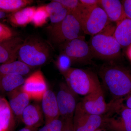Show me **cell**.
I'll return each instance as SVG.
<instances>
[{
    "instance_id": "cell-26",
    "label": "cell",
    "mask_w": 131,
    "mask_h": 131,
    "mask_svg": "<svg viewBox=\"0 0 131 131\" xmlns=\"http://www.w3.org/2000/svg\"><path fill=\"white\" fill-rule=\"evenodd\" d=\"M75 16H78L83 10V7L78 0H56Z\"/></svg>"
},
{
    "instance_id": "cell-8",
    "label": "cell",
    "mask_w": 131,
    "mask_h": 131,
    "mask_svg": "<svg viewBox=\"0 0 131 131\" xmlns=\"http://www.w3.org/2000/svg\"><path fill=\"white\" fill-rule=\"evenodd\" d=\"M107 117L90 114L83 110L78 103L73 119L74 131H95L105 125Z\"/></svg>"
},
{
    "instance_id": "cell-27",
    "label": "cell",
    "mask_w": 131,
    "mask_h": 131,
    "mask_svg": "<svg viewBox=\"0 0 131 131\" xmlns=\"http://www.w3.org/2000/svg\"><path fill=\"white\" fill-rule=\"evenodd\" d=\"M73 63L69 57L64 53H61L58 57L56 64L59 70L63 75L71 68V66Z\"/></svg>"
},
{
    "instance_id": "cell-19",
    "label": "cell",
    "mask_w": 131,
    "mask_h": 131,
    "mask_svg": "<svg viewBox=\"0 0 131 131\" xmlns=\"http://www.w3.org/2000/svg\"><path fill=\"white\" fill-rule=\"evenodd\" d=\"M36 8L34 6L27 7L12 13L8 16V20L15 26H26L32 21Z\"/></svg>"
},
{
    "instance_id": "cell-25",
    "label": "cell",
    "mask_w": 131,
    "mask_h": 131,
    "mask_svg": "<svg viewBox=\"0 0 131 131\" xmlns=\"http://www.w3.org/2000/svg\"><path fill=\"white\" fill-rule=\"evenodd\" d=\"M13 113L9 105L0 112V126L4 131H7L12 125Z\"/></svg>"
},
{
    "instance_id": "cell-5",
    "label": "cell",
    "mask_w": 131,
    "mask_h": 131,
    "mask_svg": "<svg viewBox=\"0 0 131 131\" xmlns=\"http://www.w3.org/2000/svg\"><path fill=\"white\" fill-rule=\"evenodd\" d=\"M83 34L84 33L80 21L70 13L60 23L53 25L50 31L52 40L60 45L83 36Z\"/></svg>"
},
{
    "instance_id": "cell-34",
    "label": "cell",
    "mask_w": 131,
    "mask_h": 131,
    "mask_svg": "<svg viewBox=\"0 0 131 131\" xmlns=\"http://www.w3.org/2000/svg\"><path fill=\"white\" fill-rule=\"evenodd\" d=\"M125 106L131 109V93L127 95V96L125 98Z\"/></svg>"
},
{
    "instance_id": "cell-31",
    "label": "cell",
    "mask_w": 131,
    "mask_h": 131,
    "mask_svg": "<svg viewBox=\"0 0 131 131\" xmlns=\"http://www.w3.org/2000/svg\"><path fill=\"white\" fill-rule=\"evenodd\" d=\"M121 2L126 17L131 19V0H125Z\"/></svg>"
},
{
    "instance_id": "cell-23",
    "label": "cell",
    "mask_w": 131,
    "mask_h": 131,
    "mask_svg": "<svg viewBox=\"0 0 131 131\" xmlns=\"http://www.w3.org/2000/svg\"><path fill=\"white\" fill-rule=\"evenodd\" d=\"M33 2L31 0H0V11L4 13H14Z\"/></svg>"
},
{
    "instance_id": "cell-15",
    "label": "cell",
    "mask_w": 131,
    "mask_h": 131,
    "mask_svg": "<svg viewBox=\"0 0 131 131\" xmlns=\"http://www.w3.org/2000/svg\"><path fill=\"white\" fill-rule=\"evenodd\" d=\"M98 6L104 10L110 22L117 24L127 18L122 2L119 0H100Z\"/></svg>"
},
{
    "instance_id": "cell-3",
    "label": "cell",
    "mask_w": 131,
    "mask_h": 131,
    "mask_svg": "<svg viewBox=\"0 0 131 131\" xmlns=\"http://www.w3.org/2000/svg\"><path fill=\"white\" fill-rule=\"evenodd\" d=\"M63 75L68 86L77 95L86 96L101 87L96 75L89 71L71 68Z\"/></svg>"
},
{
    "instance_id": "cell-7",
    "label": "cell",
    "mask_w": 131,
    "mask_h": 131,
    "mask_svg": "<svg viewBox=\"0 0 131 131\" xmlns=\"http://www.w3.org/2000/svg\"><path fill=\"white\" fill-rule=\"evenodd\" d=\"M61 53L70 58L73 63L86 62L94 58L89 44L84 36L70 40L60 45Z\"/></svg>"
},
{
    "instance_id": "cell-9",
    "label": "cell",
    "mask_w": 131,
    "mask_h": 131,
    "mask_svg": "<svg viewBox=\"0 0 131 131\" xmlns=\"http://www.w3.org/2000/svg\"><path fill=\"white\" fill-rule=\"evenodd\" d=\"M83 110L90 114L103 115L111 108L113 109L116 101L106 103L101 87L93 93L84 96L80 103Z\"/></svg>"
},
{
    "instance_id": "cell-11",
    "label": "cell",
    "mask_w": 131,
    "mask_h": 131,
    "mask_svg": "<svg viewBox=\"0 0 131 131\" xmlns=\"http://www.w3.org/2000/svg\"><path fill=\"white\" fill-rule=\"evenodd\" d=\"M22 91L28 95L30 99L41 101L47 91L46 81L41 71L33 73L25 80L21 86Z\"/></svg>"
},
{
    "instance_id": "cell-18",
    "label": "cell",
    "mask_w": 131,
    "mask_h": 131,
    "mask_svg": "<svg viewBox=\"0 0 131 131\" xmlns=\"http://www.w3.org/2000/svg\"><path fill=\"white\" fill-rule=\"evenodd\" d=\"M113 36L121 48H126L131 45V19L126 18L118 22Z\"/></svg>"
},
{
    "instance_id": "cell-1",
    "label": "cell",
    "mask_w": 131,
    "mask_h": 131,
    "mask_svg": "<svg viewBox=\"0 0 131 131\" xmlns=\"http://www.w3.org/2000/svg\"><path fill=\"white\" fill-rule=\"evenodd\" d=\"M99 75L115 100L123 99L131 93V70L113 63L102 66Z\"/></svg>"
},
{
    "instance_id": "cell-6",
    "label": "cell",
    "mask_w": 131,
    "mask_h": 131,
    "mask_svg": "<svg viewBox=\"0 0 131 131\" xmlns=\"http://www.w3.org/2000/svg\"><path fill=\"white\" fill-rule=\"evenodd\" d=\"M78 20L84 34L91 36L102 31L110 22L104 10L98 5L89 9L84 8Z\"/></svg>"
},
{
    "instance_id": "cell-10",
    "label": "cell",
    "mask_w": 131,
    "mask_h": 131,
    "mask_svg": "<svg viewBox=\"0 0 131 131\" xmlns=\"http://www.w3.org/2000/svg\"><path fill=\"white\" fill-rule=\"evenodd\" d=\"M77 95L66 83H62L56 95L60 117L64 120L73 119L77 106Z\"/></svg>"
},
{
    "instance_id": "cell-12",
    "label": "cell",
    "mask_w": 131,
    "mask_h": 131,
    "mask_svg": "<svg viewBox=\"0 0 131 131\" xmlns=\"http://www.w3.org/2000/svg\"><path fill=\"white\" fill-rule=\"evenodd\" d=\"M114 113L117 116L107 118L105 126L112 131H131V109L122 104Z\"/></svg>"
},
{
    "instance_id": "cell-39",
    "label": "cell",
    "mask_w": 131,
    "mask_h": 131,
    "mask_svg": "<svg viewBox=\"0 0 131 131\" xmlns=\"http://www.w3.org/2000/svg\"><path fill=\"white\" fill-rule=\"evenodd\" d=\"M0 131H4L1 126H0Z\"/></svg>"
},
{
    "instance_id": "cell-4",
    "label": "cell",
    "mask_w": 131,
    "mask_h": 131,
    "mask_svg": "<svg viewBox=\"0 0 131 131\" xmlns=\"http://www.w3.org/2000/svg\"><path fill=\"white\" fill-rule=\"evenodd\" d=\"M49 46L36 38H28L19 51L18 58L31 68L42 66L49 60L51 56Z\"/></svg>"
},
{
    "instance_id": "cell-24",
    "label": "cell",
    "mask_w": 131,
    "mask_h": 131,
    "mask_svg": "<svg viewBox=\"0 0 131 131\" xmlns=\"http://www.w3.org/2000/svg\"><path fill=\"white\" fill-rule=\"evenodd\" d=\"M49 18L46 6H41L36 8L32 23L35 27H40L44 25Z\"/></svg>"
},
{
    "instance_id": "cell-16",
    "label": "cell",
    "mask_w": 131,
    "mask_h": 131,
    "mask_svg": "<svg viewBox=\"0 0 131 131\" xmlns=\"http://www.w3.org/2000/svg\"><path fill=\"white\" fill-rule=\"evenodd\" d=\"M9 105L13 113L21 118V114L29 104L31 100L27 94L21 90V87L8 93Z\"/></svg>"
},
{
    "instance_id": "cell-22",
    "label": "cell",
    "mask_w": 131,
    "mask_h": 131,
    "mask_svg": "<svg viewBox=\"0 0 131 131\" xmlns=\"http://www.w3.org/2000/svg\"><path fill=\"white\" fill-rule=\"evenodd\" d=\"M25 81L23 76L20 75H3L0 76V88L9 93L22 86Z\"/></svg>"
},
{
    "instance_id": "cell-35",
    "label": "cell",
    "mask_w": 131,
    "mask_h": 131,
    "mask_svg": "<svg viewBox=\"0 0 131 131\" xmlns=\"http://www.w3.org/2000/svg\"><path fill=\"white\" fill-rule=\"evenodd\" d=\"M37 128L34 127H29L25 126V127L22 128L18 131H37Z\"/></svg>"
},
{
    "instance_id": "cell-13",
    "label": "cell",
    "mask_w": 131,
    "mask_h": 131,
    "mask_svg": "<svg viewBox=\"0 0 131 131\" xmlns=\"http://www.w3.org/2000/svg\"><path fill=\"white\" fill-rule=\"evenodd\" d=\"M24 42V40L21 38L14 37L0 42V64L16 61L19 50Z\"/></svg>"
},
{
    "instance_id": "cell-17",
    "label": "cell",
    "mask_w": 131,
    "mask_h": 131,
    "mask_svg": "<svg viewBox=\"0 0 131 131\" xmlns=\"http://www.w3.org/2000/svg\"><path fill=\"white\" fill-rule=\"evenodd\" d=\"M42 108L37 104H29L25 108L21 116V119L26 126L38 128L43 121Z\"/></svg>"
},
{
    "instance_id": "cell-36",
    "label": "cell",
    "mask_w": 131,
    "mask_h": 131,
    "mask_svg": "<svg viewBox=\"0 0 131 131\" xmlns=\"http://www.w3.org/2000/svg\"><path fill=\"white\" fill-rule=\"evenodd\" d=\"M127 56L131 62V45L127 48L126 52Z\"/></svg>"
},
{
    "instance_id": "cell-30",
    "label": "cell",
    "mask_w": 131,
    "mask_h": 131,
    "mask_svg": "<svg viewBox=\"0 0 131 131\" xmlns=\"http://www.w3.org/2000/svg\"><path fill=\"white\" fill-rule=\"evenodd\" d=\"M80 2L84 8L89 9L98 6L100 0H80Z\"/></svg>"
},
{
    "instance_id": "cell-32",
    "label": "cell",
    "mask_w": 131,
    "mask_h": 131,
    "mask_svg": "<svg viewBox=\"0 0 131 131\" xmlns=\"http://www.w3.org/2000/svg\"><path fill=\"white\" fill-rule=\"evenodd\" d=\"M62 131H74L73 125V119L64 120V125Z\"/></svg>"
},
{
    "instance_id": "cell-20",
    "label": "cell",
    "mask_w": 131,
    "mask_h": 131,
    "mask_svg": "<svg viewBox=\"0 0 131 131\" xmlns=\"http://www.w3.org/2000/svg\"><path fill=\"white\" fill-rule=\"evenodd\" d=\"M46 6L49 18L53 25L62 21L69 13L63 5L56 0L52 1Z\"/></svg>"
},
{
    "instance_id": "cell-33",
    "label": "cell",
    "mask_w": 131,
    "mask_h": 131,
    "mask_svg": "<svg viewBox=\"0 0 131 131\" xmlns=\"http://www.w3.org/2000/svg\"><path fill=\"white\" fill-rule=\"evenodd\" d=\"M8 105L9 103L6 100L0 96V112Z\"/></svg>"
},
{
    "instance_id": "cell-2",
    "label": "cell",
    "mask_w": 131,
    "mask_h": 131,
    "mask_svg": "<svg viewBox=\"0 0 131 131\" xmlns=\"http://www.w3.org/2000/svg\"><path fill=\"white\" fill-rule=\"evenodd\" d=\"M110 25L90 40L88 43L94 57L112 60L119 56L122 48L113 36L115 26Z\"/></svg>"
},
{
    "instance_id": "cell-37",
    "label": "cell",
    "mask_w": 131,
    "mask_h": 131,
    "mask_svg": "<svg viewBox=\"0 0 131 131\" xmlns=\"http://www.w3.org/2000/svg\"><path fill=\"white\" fill-rule=\"evenodd\" d=\"M7 16L6 13L0 11V19L4 18Z\"/></svg>"
},
{
    "instance_id": "cell-38",
    "label": "cell",
    "mask_w": 131,
    "mask_h": 131,
    "mask_svg": "<svg viewBox=\"0 0 131 131\" xmlns=\"http://www.w3.org/2000/svg\"><path fill=\"white\" fill-rule=\"evenodd\" d=\"M105 131V130H103V129H98V130H96V131Z\"/></svg>"
},
{
    "instance_id": "cell-29",
    "label": "cell",
    "mask_w": 131,
    "mask_h": 131,
    "mask_svg": "<svg viewBox=\"0 0 131 131\" xmlns=\"http://www.w3.org/2000/svg\"><path fill=\"white\" fill-rule=\"evenodd\" d=\"M14 37V34L11 28L5 24L0 23V42Z\"/></svg>"
},
{
    "instance_id": "cell-28",
    "label": "cell",
    "mask_w": 131,
    "mask_h": 131,
    "mask_svg": "<svg viewBox=\"0 0 131 131\" xmlns=\"http://www.w3.org/2000/svg\"><path fill=\"white\" fill-rule=\"evenodd\" d=\"M64 125V121L60 117L45 124V125L37 131H62Z\"/></svg>"
},
{
    "instance_id": "cell-21",
    "label": "cell",
    "mask_w": 131,
    "mask_h": 131,
    "mask_svg": "<svg viewBox=\"0 0 131 131\" xmlns=\"http://www.w3.org/2000/svg\"><path fill=\"white\" fill-rule=\"evenodd\" d=\"M31 68L19 60H16L9 63L1 64L0 76L7 74L24 75L30 73Z\"/></svg>"
},
{
    "instance_id": "cell-14",
    "label": "cell",
    "mask_w": 131,
    "mask_h": 131,
    "mask_svg": "<svg viewBox=\"0 0 131 131\" xmlns=\"http://www.w3.org/2000/svg\"><path fill=\"white\" fill-rule=\"evenodd\" d=\"M42 108L45 118V124L60 118L56 95L53 91H46L42 100Z\"/></svg>"
}]
</instances>
